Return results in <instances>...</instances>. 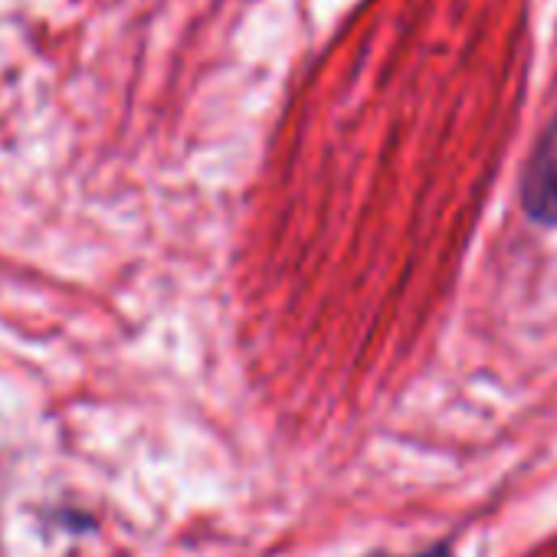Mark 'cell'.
Here are the masks:
<instances>
[{
    "mask_svg": "<svg viewBox=\"0 0 557 557\" xmlns=\"http://www.w3.org/2000/svg\"><path fill=\"white\" fill-rule=\"evenodd\" d=\"M521 213L544 230L557 226V112L537 132L518 187Z\"/></svg>",
    "mask_w": 557,
    "mask_h": 557,
    "instance_id": "obj_1",
    "label": "cell"
},
{
    "mask_svg": "<svg viewBox=\"0 0 557 557\" xmlns=\"http://www.w3.org/2000/svg\"><path fill=\"white\" fill-rule=\"evenodd\" d=\"M371 557H397V554L377 550V554H371ZM407 557H456V547H453L449 541H436V544H430V547H423V550H417V554H407Z\"/></svg>",
    "mask_w": 557,
    "mask_h": 557,
    "instance_id": "obj_2",
    "label": "cell"
},
{
    "mask_svg": "<svg viewBox=\"0 0 557 557\" xmlns=\"http://www.w3.org/2000/svg\"><path fill=\"white\" fill-rule=\"evenodd\" d=\"M53 521H57V524H66V528H73V531H83V528L92 531V528H96V521L86 518V511H57Z\"/></svg>",
    "mask_w": 557,
    "mask_h": 557,
    "instance_id": "obj_3",
    "label": "cell"
}]
</instances>
